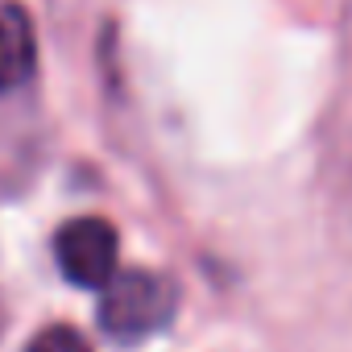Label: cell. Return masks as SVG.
<instances>
[{"mask_svg":"<svg viewBox=\"0 0 352 352\" xmlns=\"http://www.w3.org/2000/svg\"><path fill=\"white\" fill-rule=\"evenodd\" d=\"M179 311V286L157 270H124L104 286L100 298V327L112 340H145L162 331Z\"/></svg>","mask_w":352,"mask_h":352,"instance_id":"1","label":"cell"},{"mask_svg":"<svg viewBox=\"0 0 352 352\" xmlns=\"http://www.w3.org/2000/svg\"><path fill=\"white\" fill-rule=\"evenodd\" d=\"M116 257H120L116 228L108 220H100V216L67 220L54 232V261H58L63 278L75 282V286L104 290L116 278Z\"/></svg>","mask_w":352,"mask_h":352,"instance_id":"2","label":"cell"},{"mask_svg":"<svg viewBox=\"0 0 352 352\" xmlns=\"http://www.w3.org/2000/svg\"><path fill=\"white\" fill-rule=\"evenodd\" d=\"M38 67V34L17 0H0V96L17 91Z\"/></svg>","mask_w":352,"mask_h":352,"instance_id":"3","label":"cell"},{"mask_svg":"<svg viewBox=\"0 0 352 352\" xmlns=\"http://www.w3.org/2000/svg\"><path fill=\"white\" fill-rule=\"evenodd\" d=\"M25 352H96V348H91L75 327H63V323H58V327H42V331L30 340Z\"/></svg>","mask_w":352,"mask_h":352,"instance_id":"4","label":"cell"}]
</instances>
